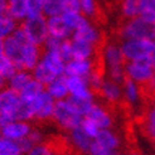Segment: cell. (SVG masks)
Wrapping results in <instances>:
<instances>
[{
    "label": "cell",
    "mask_w": 155,
    "mask_h": 155,
    "mask_svg": "<svg viewBox=\"0 0 155 155\" xmlns=\"http://www.w3.org/2000/svg\"><path fill=\"white\" fill-rule=\"evenodd\" d=\"M144 129H145V134L148 135L151 140L155 141V107L154 106H150L145 114Z\"/></svg>",
    "instance_id": "cell-29"
},
{
    "label": "cell",
    "mask_w": 155,
    "mask_h": 155,
    "mask_svg": "<svg viewBox=\"0 0 155 155\" xmlns=\"http://www.w3.org/2000/svg\"><path fill=\"white\" fill-rule=\"evenodd\" d=\"M151 106L155 107V96H153V98H151Z\"/></svg>",
    "instance_id": "cell-44"
},
{
    "label": "cell",
    "mask_w": 155,
    "mask_h": 155,
    "mask_svg": "<svg viewBox=\"0 0 155 155\" xmlns=\"http://www.w3.org/2000/svg\"><path fill=\"white\" fill-rule=\"evenodd\" d=\"M25 155H54V149L52 144L44 141L42 144H38L35 145L34 148L28 151Z\"/></svg>",
    "instance_id": "cell-33"
},
{
    "label": "cell",
    "mask_w": 155,
    "mask_h": 155,
    "mask_svg": "<svg viewBox=\"0 0 155 155\" xmlns=\"http://www.w3.org/2000/svg\"><path fill=\"white\" fill-rule=\"evenodd\" d=\"M17 155H23V154H17Z\"/></svg>",
    "instance_id": "cell-45"
},
{
    "label": "cell",
    "mask_w": 155,
    "mask_h": 155,
    "mask_svg": "<svg viewBox=\"0 0 155 155\" xmlns=\"http://www.w3.org/2000/svg\"><path fill=\"white\" fill-rule=\"evenodd\" d=\"M96 69L97 64L94 63V59H71L66 63L64 76L87 78Z\"/></svg>",
    "instance_id": "cell-14"
},
{
    "label": "cell",
    "mask_w": 155,
    "mask_h": 155,
    "mask_svg": "<svg viewBox=\"0 0 155 155\" xmlns=\"http://www.w3.org/2000/svg\"><path fill=\"white\" fill-rule=\"evenodd\" d=\"M80 3V13L88 19L95 18L97 15V3L96 0H78Z\"/></svg>",
    "instance_id": "cell-32"
},
{
    "label": "cell",
    "mask_w": 155,
    "mask_h": 155,
    "mask_svg": "<svg viewBox=\"0 0 155 155\" xmlns=\"http://www.w3.org/2000/svg\"><path fill=\"white\" fill-rule=\"evenodd\" d=\"M84 117L88 119L91 122H94L100 130L112 129L114 126V116L111 111L105 105L98 104V102H96L92 106L90 112Z\"/></svg>",
    "instance_id": "cell-13"
},
{
    "label": "cell",
    "mask_w": 155,
    "mask_h": 155,
    "mask_svg": "<svg viewBox=\"0 0 155 155\" xmlns=\"http://www.w3.org/2000/svg\"><path fill=\"white\" fill-rule=\"evenodd\" d=\"M47 27H48L49 37L57 38V39H61V41L71 39L72 30L67 27L63 18H62V15L53 17V18H48L47 19Z\"/></svg>",
    "instance_id": "cell-19"
},
{
    "label": "cell",
    "mask_w": 155,
    "mask_h": 155,
    "mask_svg": "<svg viewBox=\"0 0 155 155\" xmlns=\"http://www.w3.org/2000/svg\"><path fill=\"white\" fill-rule=\"evenodd\" d=\"M67 143L72 148L74 153L78 155H87L91 148L92 139L81 129V126L76 127L67 133Z\"/></svg>",
    "instance_id": "cell-15"
},
{
    "label": "cell",
    "mask_w": 155,
    "mask_h": 155,
    "mask_svg": "<svg viewBox=\"0 0 155 155\" xmlns=\"http://www.w3.org/2000/svg\"><path fill=\"white\" fill-rule=\"evenodd\" d=\"M8 14V0H0V18Z\"/></svg>",
    "instance_id": "cell-39"
},
{
    "label": "cell",
    "mask_w": 155,
    "mask_h": 155,
    "mask_svg": "<svg viewBox=\"0 0 155 155\" xmlns=\"http://www.w3.org/2000/svg\"><path fill=\"white\" fill-rule=\"evenodd\" d=\"M45 91L51 95V97L54 101H62L69 97L68 86H67V77L66 76H59L54 78L51 83L45 86Z\"/></svg>",
    "instance_id": "cell-21"
},
{
    "label": "cell",
    "mask_w": 155,
    "mask_h": 155,
    "mask_svg": "<svg viewBox=\"0 0 155 155\" xmlns=\"http://www.w3.org/2000/svg\"><path fill=\"white\" fill-rule=\"evenodd\" d=\"M8 14L17 21L28 18V8L25 0H8Z\"/></svg>",
    "instance_id": "cell-23"
},
{
    "label": "cell",
    "mask_w": 155,
    "mask_h": 155,
    "mask_svg": "<svg viewBox=\"0 0 155 155\" xmlns=\"http://www.w3.org/2000/svg\"><path fill=\"white\" fill-rule=\"evenodd\" d=\"M54 106H56V101H54L51 97V95L44 90L42 94H39L32 101L34 120L41 121V122L52 120Z\"/></svg>",
    "instance_id": "cell-10"
},
{
    "label": "cell",
    "mask_w": 155,
    "mask_h": 155,
    "mask_svg": "<svg viewBox=\"0 0 155 155\" xmlns=\"http://www.w3.org/2000/svg\"><path fill=\"white\" fill-rule=\"evenodd\" d=\"M83 117L77 112V110L73 107V105L69 102V100H62V101H56L53 111L52 121L61 129L68 133L81 125Z\"/></svg>",
    "instance_id": "cell-2"
},
{
    "label": "cell",
    "mask_w": 155,
    "mask_h": 155,
    "mask_svg": "<svg viewBox=\"0 0 155 155\" xmlns=\"http://www.w3.org/2000/svg\"><path fill=\"white\" fill-rule=\"evenodd\" d=\"M141 18H144L145 20H149L155 23V0H150L148 6L145 8V10L141 15Z\"/></svg>",
    "instance_id": "cell-37"
},
{
    "label": "cell",
    "mask_w": 155,
    "mask_h": 155,
    "mask_svg": "<svg viewBox=\"0 0 155 155\" xmlns=\"http://www.w3.org/2000/svg\"><path fill=\"white\" fill-rule=\"evenodd\" d=\"M32 127L33 126L28 121H20V120L12 121L0 129V135L9 139V140L19 141L32 131Z\"/></svg>",
    "instance_id": "cell-16"
},
{
    "label": "cell",
    "mask_w": 155,
    "mask_h": 155,
    "mask_svg": "<svg viewBox=\"0 0 155 155\" xmlns=\"http://www.w3.org/2000/svg\"><path fill=\"white\" fill-rule=\"evenodd\" d=\"M64 13V6H63V0H45L43 5V12L42 14L45 18H53L58 17Z\"/></svg>",
    "instance_id": "cell-26"
},
{
    "label": "cell",
    "mask_w": 155,
    "mask_h": 155,
    "mask_svg": "<svg viewBox=\"0 0 155 155\" xmlns=\"http://www.w3.org/2000/svg\"><path fill=\"white\" fill-rule=\"evenodd\" d=\"M58 53L62 56V58L66 61V63L68 61L72 59V43H71V39L62 41L61 47L58 49Z\"/></svg>",
    "instance_id": "cell-36"
},
{
    "label": "cell",
    "mask_w": 155,
    "mask_h": 155,
    "mask_svg": "<svg viewBox=\"0 0 155 155\" xmlns=\"http://www.w3.org/2000/svg\"><path fill=\"white\" fill-rule=\"evenodd\" d=\"M71 39L88 43L98 48L102 42V34L96 25L92 24V21L88 18L84 17V19L81 21V24L73 32Z\"/></svg>",
    "instance_id": "cell-8"
},
{
    "label": "cell",
    "mask_w": 155,
    "mask_h": 155,
    "mask_svg": "<svg viewBox=\"0 0 155 155\" xmlns=\"http://www.w3.org/2000/svg\"><path fill=\"white\" fill-rule=\"evenodd\" d=\"M62 18H63L67 27L72 30V34L77 29V27L81 24V21L84 19V17L80 12H64L62 14Z\"/></svg>",
    "instance_id": "cell-30"
},
{
    "label": "cell",
    "mask_w": 155,
    "mask_h": 155,
    "mask_svg": "<svg viewBox=\"0 0 155 155\" xmlns=\"http://www.w3.org/2000/svg\"><path fill=\"white\" fill-rule=\"evenodd\" d=\"M18 27V21L12 18L9 14H5L3 18H0V38L5 39V38L12 35Z\"/></svg>",
    "instance_id": "cell-27"
},
{
    "label": "cell",
    "mask_w": 155,
    "mask_h": 155,
    "mask_svg": "<svg viewBox=\"0 0 155 155\" xmlns=\"http://www.w3.org/2000/svg\"><path fill=\"white\" fill-rule=\"evenodd\" d=\"M25 2L28 8V17H35L42 14L45 0H25Z\"/></svg>",
    "instance_id": "cell-34"
},
{
    "label": "cell",
    "mask_w": 155,
    "mask_h": 155,
    "mask_svg": "<svg viewBox=\"0 0 155 155\" xmlns=\"http://www.w3.org/2000/svg\"><path fill=\"white\" fill-rule=\"evenodd\" d=\"M129 155H141L140 153H137V151H130Z\"/></svg>",
    "instance_id": "cell-43"
},
{
    "label": "cell",
    "mask_w": 155,
    "mask_h": 155,
    "mask_svg": "<svg viewBox=\"0 0 155 155\" xmlns=\"http://www.w3.org/2000/svg\"><path fill=\"white\" fill-rule=\"evenodd\" d=\"M151 62L155 67V41H154V48H153V53H151Z\"/></svg>",
    "instance_id": "cell-41"
},
{
    "label": "cell",
    "mask_w": 155,
    "mask_h": 155,
    "mask_svg": "<svg viewBox=\"0 0 155 155\" xmlns=\"http://www.w3.org/2000/svg\"><path fill=\"white\" fill-rule=\"evenodd\" d=\"M115 155H129V153H125V151H119V153H116Z\"/></svg>",
    "instance_id": "cell-42"
},
{
    "label": "cell",
    "mask_w": 155,
    "mask_h": 155,
    "mask_svg": "<svg viewBox=\"0 0 155 155\" xmlns=\"http://www.w3.org/2000/svg\"><path fill=\"white\" fill-rule=\"evenodd\" d=\"M120 48L126 62L151 59L154 41L124 39V41H120Z\"/></svg>",
    "instance_id": "cell-4"
},
{
    "label": "cell",
    "mask_w": 155,
    "mask_h": 155,
    "mask_svg": "<svg viewBox=\"0 0 155 155\" xmlns=\"http://www.w3.org/2000/svg\"><path fill=\"white\" fill-rule=\"evenodd\" d=\"M154 144H155V141H154Z\"/></svg>",
    "instance_id": "cell-46"
},
{
    "label": "cell",
    "mask_w": 155,
    "mask_h": 155,
    "mask_svg": "<svg viewBox=\"0 0 155 155\" xmlns=\"http://www.w3.org/2000/svg\"><path fill=\"white\" fill-rule=\"evenodd\" d=\"M33 80V76L32 72H28V71H21V69H18L15 74L12 77V78L8 81L9 82V88L17 91L18 94L24 88L27 84Z\"/></svg>",
    "instance_id": "cell-24"
},
{
    "label": "cell",
    "mask_w": 155,
    "mask_h": 155,
    "mask_svg": "<svg viewBox=\"0 0 155 155\" xmlns=\"http://www.w3.org/2000/svg\"><path fill=\"white\" fill-rule=\"evenodd\" d=\"M5 82H6V80L0 74V91H2L3 88H5Z\"/></svg>",
    "instance_id": "cell-40"
},
{
    "label": "cell",
    "mask_w": 155,
    "mask_h": 155,
    "mask_svg": "<svg viewBox=\"0 0 155 155\" xmlns=\"http://www.w3.org/2000/svg\"><path fill=\"white\" fill-rule=\"evenodd\" d=\"M81 129L84 131V133H86L92 140H94V139L97 136V134L100 133V130L94 122H91L88 119H86V117H83V120H82V122H81Z\"/></svg>",
    "instance_id": "cell-35"
},
{
    "label": "cell",
    "mask_w": 155,
    "mask_h": 155,
    "mask_svg": "<svg viewBox=\"0 0 155 155\" xmlns=\"http://www.w3.org/2000/svg\"><path fill=\"white\" fill-rule=\"evenodd\" d=\"M21 154L17 141L9 140L0 135V155H17Z\"/></svg>",
    "instance_id": "cell-31"
},
{
    "label": "cell",
    "mask_w": 155,
    "mask_h": 155,
    "mask_svg": "<svg viewBox=\"0 0 155 155\" xmlns=\"http://www.w3.org/2000/svg\"><path fill=\"white\" fill-rule=\"evenodd\" d=\"M21 29L29 42H32L35 45H39L43 48V44L49 37L48 27H47V18L43 14L35 15V17H28L20 23Z\"/></svg>",
    "instance_id": "cell-5"
},
{
    "label": "cell",
    "mask_w": 155,
    "mask_h": 155,
    "mask_svg": "<svg viewBox=\"0 0 155 155\" xmlns=\"http://www.w3.org/2000/svg\"><path fill=\"white\" fill-rule=\"evenodd\" d=\"M122 145L121 136L114 129L101 130L92 140L90 155H115L119 153Z\"/></svg>",
    "instance_id": "cell-3"
},
{
    "label": "cell",
    "mask_w": 155,
    "mask_h": 155,
    "mask_svg": "<svg viewBox=\"0 0 155 155\" xmlns=\"http://www.w3.org/2000/svg\"><path fill=\"white\" fill-rule=\"evenodd\" d=\"M41 61L56 77L64 76L66 61L57 51H43Z\"/></svg>",
    "instance_id": "cell-18"
},
{
    "label": "cell",
    "mask_w": 155,
    "mask_h": 155,
    "mask_svg": "<svg viewBox=\"0 0 155 155\" xmlns=\"http://www.w3.org/2000/svg\"><path fill=\"white\" fill-rule=\"evenodd\" d=\"M71 43L72 59H94V57L97 54V47H95V45L73 39H71Z\"/></svg>",
    "instance_id": "cell-22"
},
{
    "label": "cell",
    "mask_w": 155,
    "mask_h": 155,
    "mask_svg": "<svg viewBox=\"0 0 155 155\" xmlns=\"http://www.w3.org/2000/svg\"><path fill=\"white\" fill-rule=\"evenodd\" d=\"M87 155H90V154H87Z\"/></svg>",
    "instance_id": "cell-47"
},
{
    "label": "cell",
    "mask_w": 155,
    "mask_h": 155,
    "mask_svg": "<svg viewBox=\"0 0 155 155\" xmlns=\"http://www.w3.org/2000/svg\"><path fill=\"white\" fill-rule=\"evenodd\" d=\"M20 104V96L9 87L0 91V124L2 127L12 121H17V112Z\"/></svg>",
    "instance_id": "cell-6"
},
{
    "label": "cell",
    "mask_w": 155,
    "mask_h": 155,
    "mask_svg": "<svg viewBox=\"0 0 155 155\" xmlns=\"http://www.w3.org/2000/svg\"><path fill=\"white\" fill-rule=\"evenodd\" d=\"M145 87H146V91H148L150 95L155 96V73H154V76H153V78L150 80V82L146 84Z\"/></svg>",
    "instance_id": "cell-38"
},
{
    "label": "cell",
    "mask_w": 155,
    "mask_h": 155,
    "mask_svg": "<svg viewBox=\"0 0 155 155\" xmlns=\"http://www.w3.org/2000/svg\"><path fill=\"white\" fill-rule=\"evenodd\" d=\"M97 95L101 96V98L104 101H106L110 105H116L120 104L124 100V95H122V84L112 81L111 78H108L107 76L104 77L102 83L100 86Z\"/></svg>",
    "instance_id": "cell-12"
},
{
    "label": "cell",
    "mask_w": 155,
    "mask_h": 155,
    "mask_svg": "<svg viewBox=\"0 0 155 155\" xmlns=\"http://www.w3.org/2000/svg\"><path fill=\"white\" fill-rule=\"evenodd\" d=\"M149 2L150 0H121L120 14L125 18V20L140 18Z\"/></svg>",
    "instance_id": "cell-17"
},
{
    "label": "cell",
    "mask_w": 155,
    "mask_h": 155,
    "mask_svg": "<svg viewBox=\"0 0 155 155\" xmlns=\"http://www.w3.org/2000/svg\"><path fill=\"white\" fill-rule=\"evenodd\" d=\"M67 86H68V92L71 97L80 98V100H95L96 101L97 95L90 87L87 78H82V77H67Z\"/></svg>",
    "instance_id": "cell-11"
},
{
    "label": "cell",
    "mask_w": 155,
    "mask_h": 155,
    "mask_svg": "<svg viewBox=\"0 0 155 155\" xmlns=\"http://www.w3.org/2000/svg\"><path fill=\"white\" fill-rule=\"evenodd\" d=\"M44 90H45V86H43L41 82H38L37 80L33 78L19 92V96L23 101H33V100L39 94H42Z\"/></svg>",
    "instance_id": "cell-25"
},
{
    "label": "cell",
    "mask_w": 155,
    "mask_h": 155,
    "mask_svg": "<svg viewBox=\"0 0 155 155\" xmlns=\"http://www.w3.org/2000/svg\"><path fill=\"white\" fill-rule=\"evenodd\" d=\"M122 95L124 101H126V104L133 107H137L143 101V87L126 78L122 82Z\"/></svg>",
    "instance_id": "cell-20"
},
{
    "label": "cell",
    "mask_w": 155,
    "mask_h": 155,
    "mask_svg": "<svg viewBox=\"0 0 155 155\" xmlns=\"http://www.w3.org/2000/svg\"><path fill=\"white\" fill-rule=\"evenodd\" d=\"M101 59L106 72L116 68H122L126 63L120 48V43L116 42H107L104 44V47L101 48Z\"/></svg>",
    "instance_id": "cell-9"
},
{
    "label": "cell",
    "mask_w": 155,
    "mask_h": 155,
    "mask_svg": "<svg viewBox=\"0 0 155 155\" xmlns=\"http://www.w3.org/2000/svg\"><path fill=\"white\" fill-rule=\"evenodd\" d=\"M17 71H18L17 67H15L13 64V62L5 56L4 52L0 53V74H2L6 81H9Z\"/></svg>",
    "instance_id": "cell-28"
},
{
    "label": "cell",
    "mask_w": 155,
    "mask_h": 155,
    "mask_svg": "<svg viewBox=\"0 0 155 155\" xmlns=\"http://www.w3.org/2000/svg\"><path fill=\"white\" fill-rule=\"evenodd\" d=\"M154 73H155V67L153 64L151 59L131 61L125 63L126 78L140 84L141 87H145L150 82Z\"/></svg>",
    "instance_id": "cell-7"
},
{
    "label": "cell",
    "mask_w": 155,
    "mask_h": 155,
    "mask_svg": "<svg viewBox=\"0 0 155 155\" xmlns=\"http://www.w3.org/2000/svg\"><path fill=\"white\" fill-rule=\"evenodd\" d=\"M117 35L120 41L124 39H148L155 41V23L144 18L125 20L120 25Z\"/></svg>",
    "instance_id": "cell-1"
}]
</instances>
